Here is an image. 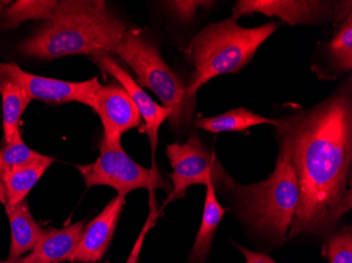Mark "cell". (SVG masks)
Segmentation results:
<instances>
[{
  "instance_id": "5b68a950",
  "label": "cell",
  "mask_w": 352,
  "mask_h": 263,
  "mask_svg": "<svg viewBox=\"0 0 352 263\" xmlns=\"http://www.w3.org/2000/svg\"><path fill=\"white\" fill-rule=\"evenodd\" d=\"M129 65L138 84L150 89L172 111L170 126L182 130L193 118L197 97L189 96L187 87L176 76L162 57L155 45L142 34L140 30L128 29L118 45L111 51Z\"/></svg>"
},
{
  "instance_id": "9a60e30c",
  "label": "cell",
  "mask_w": 352,
  "mask_h": 263,
  "mask_svg": "<svg viewBox=\"0 0 352 263\" xmlns=\"http://www.w3.org/2000/svg\"><path fill=\"white\" fill-rule=\"evenodd\" d=\"M11 225V245L9 260H19L25 253L31 252L45 236L47 229L39 227L32 216L27 199L15 205H6Z\"/></svg>"
},
{
  "instance_id": "484cf974",
  "label": "cell",
  "mask_w": 352,
  "mask_h": 263,
  "mask_svg": "<svg viewBox=\"0 0 352 263\" xmlns=\"http://www.w3.org/2000/svg\"><path fill=\"white\" fill-rule=\"evenodd\" d=\"M19 261H21V259H19V260H8L6 261H0V263H19Z\"/></svg>"
},
{
  "instance_id": "8fae6325",
  "label": "cell",
  "mask_w": 352,
  "mask_h": 263,
  "mask_svg": "<svg viewBox=\"0 0 352 263\" xmlns=\"http://www.w3.org/2000/svg\"><path fill=\"white\" fill-rule=\"evenodd\" d=\"M91 60L100 67V70L108 73L120 82V86L130 95L140 116L145 122L144 132L148 134L152 153H155L157 146L158 130L162 124L169 119L172 111L164 106L156 104L151 97L142 90L140 84L132 78L131 75L126 72L122 65L111 56L108 52H96L90 55Z\"/></svg>"
},
{
  "instance_id": "d4e9b609",
  "label": "cell",
  "mask_w": 352,
  "mask_h": 263,
  "mask_svg": "<svg viewBox=\"0 0 352 263\" xmlns=\"http://www.w3.org/2000/svg\"><path fill=\"white\" fill-rule=\"evenodd\" d=\"M0 203L6 205L7 203V196H6L5 185H3V173L0 169Z\"/></svg>"
},
{
  "instance_id": "6da1fadb",
  "label": "cell",
  "mask_w": 352,
  "mask_h": 263,
  "mask_svg": "<svg viewBox=\"0 0 352 263\" xmlns=\"http://www.w3.org/2000/svg\"><path fill=\"white\" fill-rule=\"evenodd\" d=\"M351 81L309 110L278 119L280 149L298 179L288 239L327 236L351 209Z\"/></svg>"
},
{
  "instance_id": "603a6c76",
  "label": "cell",
  "mask_w": 352,
  "mask_h": 263,
  "mask_svg": "<svg viewBox=\"0 0 352 263\" xmlns=\"http://www.w3.org/2000/svg\"><path fill=\"white\" fill-rule=\"evenodd\" d=\"M212 3V1H201V0H186V1L177 0V1H167L166 5L170 8L179 21L188 23L193 19L199 9L210 7Z\"/></svg>"
},
{
  "instance_id": "cb8c5ba5",
  "label": "cell",
  "mask_w": 352,
  "mask_h": 263,
  "mask_svg": "<svg viewBox=\"0 0 352 263\" xmlns=\"http://www.w3.org/2000/svg\"><path fill=\"white\" fill-rule=\"evenodd\" d=\"M236 248L239 249V252L244 255L246 263H276V261L272 260L268 255L264 254V253L252 252V251L243 248L239 244H236Z\"/></svg>"
},
{
  "instance_id": "3957f363",
  "label": "cell",
  "mask_w": 352,
  "mask_h": 263,
  "mask_svg": "<svg viewBox=\"0 0 352 263\" xmlns=\"http://www.w3.org/2000/svg\"><path fill=\"white\" fill-rule=\"evenodd\" d=\"M278 27L274 21L261 27H243L231 17L206 25L184 50L195 68L187 86L188 95L197 97L204 84L219 75L239 73Z\"/></svg>"
},
{
  "instance_id": "52a82bcc",
  "label": "cell",
  "mask_w": 352,
  "mask_h": 263,
  "mask_svg": "<svg viewBox=\"0 0 352 263\" xmlns=\"http://www.w3.org/2000/svg\"><path fill=\"white\" fill-rule=\"evenodd\" d=\"M166 155L173 170L169 175L173 187L165 205L184 197L191 185L212 183L214 187L219 185L221 189L229 190L234 183L223 171L219 159L208 152L195 132L186 144L175 142L167 146Z\"/></svg>"
},
{
  "instance_id": "8992f818",
  "label": "cell",
  "mask_w": 352,
  "mask_h": 263,
  "mask_svg": "<svg viewBox=\"0 0 352 263\" xmlns=\"http://www.w3.org/2000/svg\"><path fill=\"white\" fill-rule=\"evenodd\" d=\"M87 187L107 185L126 198L128 194L140 189L150 192L170 189L169 183L155 168L147 169L134 161L124 151L120 140H111L102 136L100 157L93 163L76 165Z\"/></svg>"
},
{
  "instance_id": "277c9868",
  "label": "cell",
  "mask_w": 352,
  "mask_h": 263,
  "mask_svg": "<svg viewBox=\"0 0 352 263\" xmlns=\"http://www.w3.org/2000/svg\"><path fill=\"white\" fill-rule=\"evenodd\" d=\"M239 215L261 236L284 242L294 222L298 203V185L294 168L280 149L276 169L266 180L249 185L233 183Z\"/></svg>"
},
{
  "instance_id": "7402d4cb",
  "label": "cell",
  "mask_w": 352,
  "mask_h": 263,
  "mask_svg": "<svg viewBox=\"0 0 352 263\" xmlns=\"http://www.w3.org/2000/svg\"><path fill=\"white\" fill-rule=\"evenodd\" d=\"M324 256L329 263H352L351 227H344L328 237Z\"/></svg>"
},
{
  "instance_id": "ba28073f",
  "label": "cell",
  "mask_w": 352,
  "mask_h": 263,
  "mask_svg": "<svg viewBox=\"0 0 352 263\" xmlns=\"http://www.w3.org/2000/svg\"><path fill=\"white\" fill-rule=\"evenodd\" d=\"M252 13L278 17L290 25H316L336 15V5L318 0H239L233 5L231 19L237 21L241 16Z\"/></svg>"
},
{
  "instance_id": "44dd1931",
  "label": "cell",
  "mask_w": 352,
  "mask_h": 263,
  "mask_svg": "<svg viewBox=\"0 0 352 263\" xmlns=\"http://www.w3.org/2000/svg\"><path fill=\"white\" fill-rule=\"evenodd\" d=\"M49 156L43 155L23 141L21 130L16 132L11 141L0 149V169L5 173L7 170L21 167L25 164L47 159Z\"/></svg>"
},
{
  "instance_id": "9c48e42d",
  "label": "cell",
  "mask_w": 352,
  "mask_h": 263,
  "mask_svg": "<svg viewBox=\"0 0 352 263\" xmlns=\"http://www.w3.org/2000/svg\"><path fill=\"white\" fill-rule=\"evenodd\" d=\"M0 68L25 89L31 100L47 104L77 102L88 106L91 97L100 86L98 77L80 82H70L30 74L16 63L0 62Z\"/></svg>"
},
{
  "instance_id": "7a4b0ae2",
  "label": "cell",
  "mask_w": 352,
  "mask_h": 263,
  "mask_svg": "<svg viewBox=\"0 0 352 263\" xmlns=\"http://www.w3.org/2000/svg\"><path fill=\"white\" fill-rule=\"evenodd\" d=\"M128 27L112 14L104 1L88 11L43 25L19 50L27 56L50 61L71 55L108 52L122 41Z\"/></svg>"
},
{
  "instance_id": "e0dca14e",
  "label": "cell",
  "mask_w": 352,
  "mask_h": 263,
  "mask_svg": "<svg viewBox=\"0 0 352 263\" xmlns=\"http://www.w3.org/2000/svg\"><path fill=\"white\" fill-rule=\"evenodd\" d=\"M206 187H207V192H206L201 227L195 237V244L192 247L189 254V261L191 263H201L205 260L206 257L210 252L211 244H212L217 227L225 215V209L217 201L213 183H207Z\"/></svg>"
},
{
  "instance_id": "4fadbf2b",
  "label": "cell",
  "mask_w": 352,
  "mask_h": 263,
  "mask_svg": "<svg viewBox=\"0 0 352 263\" xmlns=\"http://www.w3.org/2000/svg\"><path fill=\"white\" fill-rule=\"evenodd\" d=\"M98 1H47L19 0L9 7L0 5V23L3 30H12L29 21H54L67 16L88 11Z\"/></svg>"
},
{
  "instance_id": "5bb4252c",
  "label": "cell",
  "mask_w": 352,
  "mask_h": 263,
  "mask_svg": "<svg viewBox=\"0 0 352 263\" xmlns=\"http://www.w3.org/2000/svg\"><path fill=\"white\" fill-rule=\"evenodd\" d=\"M85 221L60 229H47L45 236L19 263H58L67 261L78 247L85 232Z\"/></svg>"
},
{
  "instance_id": "d6986e66",
  "label": "cell",
  "mask_w": 352,
  "mask_h": 263,
  "mask_svg": "<svg viewBox=\"0 0 352 263\" xmlns=\"http://www.w3.org/2000/svg\"><path fill=\"white\" fill-rule=\"evenodd\" d=\"M193 124L195 128H201L210 133H223V132H242V130H248L251 126H260V124H272L276 126L278 124V120L255 114L248 108H239L228 111L215 117L199 118L195 119Z\"/></svg>"
},
{
  "instance_id": "ffe728a7",
  "label": "cell",
  "mask_w": 352,
  "mask_h": 263,
  "mask_svg": "<svg viewBox=\"0 0 352 263\" xmlns=\"http://www.w3.org/2000/svg\"><path fill=\"white\" fill-rule=\"evenodd\" d=\"M328 61L338 74L352 70V14L334 31L331 41L327 43Z\"/></svg>"
},
{
  "instance_id": "7c38bea8",
  "label": "cell",
  "mask_w": 352,
  "mask_h": 263,
  "mask_svg": "<svg viewBox=\"0 0 352 263\" xmlns=\"http://www.w3.org/2000/svg\"><path fill=\"white\" fill-rule=\"evenodd\" d=\"M124 205V197L118 195L112 199L100 215L85 227L80 242L68 261L85 263L100 261L108 250Z\"/></svg>"
},
{
  "instance_id": "ac0fdd59",
  "label": "cell",
  "mask_w": 352,
  "mask_h": 263,
  "mask_svg": "<svg viewBox=\"0 0 352 263\" xmlns=\"http://www.w3.org/2000/svg\"><path fill=\"white\" fill-rule=\"evenodd\" d=\"M53 162V158L47 157L41 161L7 170L3 173V185L7 196L6 205H15L27 199L28 194L38 183L41 176L52 165Z\"/></svg>"
},
{
  "instance_id": "30bf717a",
  "label": "cell",
  "mask_w": 352,
  "mask_h": 263,
  "mask_svg": "<svg viewBox=\"0 0 352 263\" xmlns=\"http://www.w3.org/2000/svg\"><path fill=\"white\" fill-rule=\"evenodd\" d=\"M89 106L98 113L104 126V137L122 140V135L142 122L130 95L120 84H100L91 97Z\"/></svg>"
},
{
  "instance_id": "2e32d148",
  "label": "cell",
  "mask_w": 352,
  "mask_h": 263,
  "mask_svg": "<svg viewBox=\"0 0 352 263\" xmlns=\"http://www.w3.org/2000/svg\"><path fill=\"white\" fill-rule=\"evenodd\" d=\"M0 95L3 100V128L6 144L19 130V122L31 102L25 89L0 68Z\"/></svg>"
}]
</instances>
